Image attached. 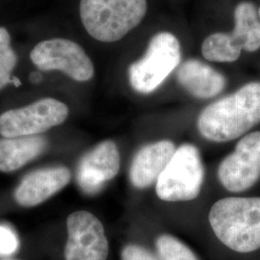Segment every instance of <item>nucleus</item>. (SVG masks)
I'll return each instance as SVG.
<instances>
[{
    "mask_svg": "<svg viewBox=\"0 0 260 260\" xmlns=\"http://www.w3.org/2000/svg\"><path fill=\"white\" fill-rule=\"evenodd\" d=\"M30 80H31L32 83H40V82L43 80V76H42V75H41L40 73L34 72V73H32V74L30 75Z\"/></svg>",
    "mask_w": 260,
    "mask_h": 260,
    "instance_id": "nucleus-20",
    "label": "nucleus"
},
{
    "mask_svg": "<svg viewBox=\"0 0 260 260\" xmlns=\"http://www.w3.org/2000/svg\"><path fill=\"white\" fill-rule=\"evenodd\" d=\"M47 141L43 136L0 139V172L17 171L44 152Z\"/></svg>",
    "mask_w": 260,
    "mask_h": 260,
    "instance_id": "nucleus-15",
    "label": "nucleus"
},
{
    "mask_svg": "<svg viewBox=\"0 0 260 260\" xmlns=\"http://www.w3.org/2000/svg\"><path fill=\"white\" fill-rule=\"evenodd\" d=\"M80 18L89 35L103 43L120 41L145 18L147 0H81Z\"/></svg>",
    "mask_w": 260,
    "mask_h": 260,
    "instance_id": "nucleus-3",
    "label": "nucleus"
},
{
    "mask_svg": "<svg viewBox=\"0 0 260 260\" xmlns=\"http://www.w3.org/2000/svg\"><path fill=\"white\" fill-rule=\"evenodd\" d=\"M170 140L150 143L136 152L129 168V180L136 189H147L156 183L176 151Z\"/></svg>",
    "mask_w": 260,
    "mask_h": 260,
    "instance_id": "nucleus-13",
    "label": "nucleus"
},
{
    "mask_svg": "<svg viewBox=\"0 0 260 260\" xmlns=\"http://www.w3.org/2000/svg\"><path fill=\"white\" fill-rule=\"evenodd\" d=\"M221 184L233 193H241L260 178V131L245 135L233 153L223 158L218 168Z\"/></svg>",
    "mask_w": 260,
    "mask_h": 260,
    "instance_id": "nucleus-9",
    "label": "nucleus"
},
{
    "mask_svg": "<svg viewBox=\"0 0 260 260\" xmlns=\"http://www.w3.org/2000/svg\"><path fill=\"white\" fill-rule=\"evenodd\" d=\"M121 260H158L151 251L139 244H127L121 252Z\"/></svg>",
    "mask_w": 260,
    "mask_h": 260,
    "instance_id": "nucleus-19",
    "label": "nucleus"
},
{
    "mask_svg": "<svg viewBox=\"0 0 260 260\" xmlns=\"http://www.w3.org/2000/svg\"><path fill=\"white\" fill-rule=\"evenodd\" d=\"M208 220L215 235L229 249L248 253L260 249L259 197H228L211 207Z\"/></svg>",
    "mask_w": 260,
    "mask_h": 260,
    "instance_id": "nucleus-2",
    "label": "nucleus"
},
{
    "mask_svg": "<svg viewBox=\"0 0 260 260\" xmlns=\"http://www.w3.org/2000/svg\"><path fill=\"white\" fill-rule=\"evenodd\" d=\"M17 233L7 224H0V256L9 257L19 249Z\"/></svg>",
    "mask_w": 260,
    "mask_h": 260,
    "instance_id": "nucleus-18",
    "label": "nucleus"
},
{
    "mask_svg": "<svg viewBox=\"0 0 260 260\" xmlns=\"http://www.w3.org/2000/svg\"><path fill=\"white\" fill-rule=\"evenodd\" d=\"M254 5L242 2L234 11V28L231 33H215L205 39L202 52L206 60L230 63L242 50L254 52L260 48V20Z\"/></svg>",
    "mask_w": 260,
    "mask_h": 260,
    "instance_id": "nucleus-5",
    "label": "nucleus"
},
{
    "mask_svg": "<svg viewBox=\"0 0 260 260\" xmlns=\"http://www.w3.org/2000/svg\"><path fill=\"white\" fill-rule=\"evenodd\" d=\"M69 107L55 99H43L0 115V135L4 138L34 136L62 124Z\"/></svg>",
    "mask_w": 260,
    "mask_h": 260,
    "instance_id": "nucleus-7",
    "label": "nucleus"
},
{
    "mask_svg": "<svg viewBox=\"0 0 260 260\" xmlns=\"http://www.w3.org/2000/svg\"><path fill=\"white\" fill-rule=\"evenodd\" d=\"M180 44L169 32H160L149 42L146 54L128 69L131 88L149 94L156 91L180 63Z\"/></svg>",
    "mask_w": 260,
    "mask_h": 260,
    "instance_id": "nucleus-6",
    "label": "nucleus"
},
{
    "mask_svg": "<svg viewBox=\"0 0 260 260\" xmlns=\"http://www.w3.org/2000/svg\"><path fill=\"white\" fill-rule=\"evenodd\" d=\"M65 260H106L109 243L102 222L92 213L78 210L67 219Z\"/></svg>",
    "mask_w": 260,
    "mask_h": 260,
    "instance_id": "nucleus-10",
    "label": "nucleus"
},
{
    "mask_svg": "<svg viewBox=\"0 0 260 260\" xmlns=\"http://www.w3.org/2000/svg\"><path fill=\"white\" fill-rule=\"evenodd\" d=\"M71 172L63 166L44 168L28 174L15 191L19 205L32 207L46 202L71 181Z\"/></svg>",
    "mask_w": 260,
    "mask_h": 260,
    "instance_id": "nucleus-12",
    "label": "nucleus"
},
{
    "mask_svg": "<svg viewBox=\"0 0 260 260\" xmlns=\"http://www.w3.org/2000/svg\"><path fill=\"white\" fill-rule=\"evenodd\" d=\"M259 122L260 82H251L205 107L199 116L198 129L207 141L225 143Z\"/></svg>",
    "mask_w": 260,
    "mask_h": 260,
    "instance_id": "nucleus-1",
    "label": "nucleus"
},
{
    "mask_svg": "<svg viewBox=\"0 0 260 260\" xmlns=\"http://www.w3.org/2000/svg\"><path fill=\"white\" fill-rule=\"evenodd\" d=\"M155 249L158 260H199L187 245L170 234L158 236Z\"/></svg>",
    "mask_w": 260,
    "mask_h": 260,
    "instance_id": "nucleus-16",
    "label": "nucleus"
},
{
    "mask_svg": "<svg viewBox=\"0 0 260 260\" xmlns=\"http://www.w3.org/2000/svg\"><path fill=\"white\" fill-rule=\"evenodd\" d=\"M30 59L41 71H59L78 82L89 81L94 75L93 62L83 48L67 39L40 42L31 50Z\"/></svg>",
    "mask_w": 260,
    "mask_h": 260,
    "instance_id": "nucleus-8",
    "label": "nucleus"
},
{
    "mask_svg": "<svg viewBox=\"0 0 260 260\" xmlns=\"http://www.w3.org/2000/svg\"><path fill=\"white\" fill-rule=\"evenodd\" d=\"M18 63V56L11 46V36L5 27H0V90L12 83V73Z\"/></svg>",
    "mask_w": 260,
    "mask_h": 260,
    "instance_id": "nucleus-17",
    "label": "nucleus"
},
{
    "mask_svg": "<svg viewBox=\"0 0 260 260\" xmlns=\"http://www.w3.org/2000/svg\"><path fill=\"white\" fill-rule=\"evenodd\" d=\"M178 83L197 99H212L225 87V77L204 62L190 59L178 68Z\"/></svg>",
    "mask_w": 260,
    "mask_h": 260,
    "instance_id": "nucleus-14",
    "label": "nucleus"
},
{
    "mask_svg": "<svg viewBox=\"0 0 260 260\" xmlns=\"http://www.w3.org/2000/svg\"><path fill=\"white\" fill-rule=\"evenodd\" d=\"M120 168L117 145L111 140L103 141L80 159L76 170L77 184L85 194L94 195L118 175Z\"/></svg>",
    "mask_w": 260,
    "mask_h": 260,
    "instance_id": "nucleus-11",
    "label": "nucleus"
},
{
    "mask_svg": "<svg viewBox=\"0 0 260 260\" xmlns=\"http://www.w3.org/2000/svg\"><path fill=\"white\" fill-rule=\"evenodd\" d=\"M258 17H259V19H260V8H259V11H258Z\"/></svg>",
    "mask_w": 260,
    "mask_h": 260,
    "instance_id": "nucleus-22",
    "label": "nucleus"
},
{
    "mask_svg": "<svg viewBox=\"0 0 260 260\" xmlns=\"http://www.w3.org/2000/svg\"><path fill=\"white\" fill-rule=\"evenodd\" d=\"M205 168L195 145L185 143L177 148L167 166L158 177L155 192L164 202H189L202 192Z\"/></svg>",
    "mask_w": 260,
    "mask_h": 260,
    "instance_id": "nucleus-4",
    "label": "nucleus"
},
{
    "mask_svg": "<svg viewBox=\"0 0 260 260\" xmlns=\"http://www.w3.org/2000/svg\"><path fill=\"white\" fill-rule=\"evenodd\" d=\"M2 260H18V259H14V258H7V257H6V258H4V259H2Z\"/></svg>",
    "mask_w": 260,
    "mask_h": 260,
    "instance_id": "nucleus-21",
    "label": "nucleus"
}]
</instances>
